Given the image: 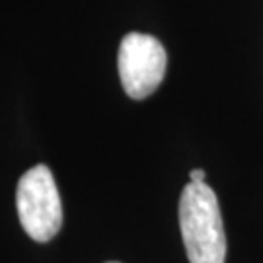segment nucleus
Wrapping results in <instances>:
<instances>
[{"label": "nucleus", "instance_id": "obj_1", "mask_svg": "<svg viewBox=\"0 0 263 263\" xmlns=\"http://www.w3.org/2000/svg\"><path fill=\"white\" fill-rule=\"evenodd\" d=\"M179 230L189 263H224L226 234L215 191L189 181L179 197Z\"/></svg>", "mask_w": 263, "mask_h": 263}, {"label": "nucleus", "instance_id": "obj_2", "mask_svg": "<svg viewBox=\"0 0 263 263\" xmlns=\"http://www.w3.org/2000/svg\"><path fill=\"white\" fill-rule=\"evenodd\" d=\"M16 209L22 228L39 244L53 240L63 226V203L55 178L45 164L28 170L18 181Z\"/></svg>", "mask_w": 263, "mask_h": 263}, {"label": "nucleus", "instance_id": "obj_3", "mask_svg": "<svg viewBox=\"0 0 263 263\" xmlns=\"http://www.w3.org/2000/svg\"><path fill=\"white\" fill-rule=\"evenodd\" d=\"M117 66L125 94L133 100H144L162 84L168 55L156 37L146 33H127L119 45Z\"/></svg>", "mask_w": 263, "mask_h": 263}, {"label": "nucleus", "instance_id": "obj_4", "mask_svg": "<svg viewBox=\"0 0 263 263\" xmlns=\"http://www.w3.org/2000/svg\"><path fill=\"white\" fill-rule=\"evenodd\" d=\"M205 178H207L205 170L195 168V170H191V172H189V181H195V183H203V181H205Z\"/></svg>", "mask_w": 263, "mask_h": 263}, {"label": "nucleus", "instance_id": "obj_5", "mask_svg": "<svg viewBox=\"0 0 263 263\" xmlns=\"http://www.w3.org/2000/svg\"><path fill=\"white\" fill-rule=\"evenodd\" d=\"M107 263H119V261H107Z\"/></svg>", "mask_w": 263, "mask_h": 263}]
</instances>
